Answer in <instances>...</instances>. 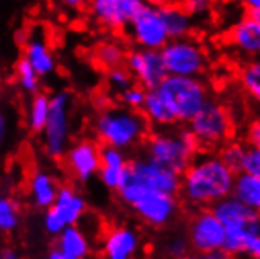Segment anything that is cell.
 Instances as JSON below:
<instances>
[{
  "label": "cell",
  "mask_w": 260,
  "mask_h": 259,
  "mask_svg": "<svg viewBox=\"0 0 260 259\" xmlns=\"http://www.w3.org/2000/svg\"><path fill=\"white\" fill-rule=\"evenodd\" d=\"M237 171L222 160L218 151H199L180 175L179 198L191 211L212 208L232 195Z\"/></svg>",
  "instance_id": "1"
},
{
  "label": "cell",
  "mask_w": 260,
  "mask_h": 259,
  "mask_svg": "<svg viewBox=\"0 0 260 259\" xmlns=\"http://www.w3.org/2000/svg\"><path fill=\"white\" fill-rule=\"evenodd\" d=\"M151 131L141 110L121 104L102 107L91 120L92 137L104 146H113L125 153L141 148Z\"/></svg>",
  "instance_id": "2"
},
{
  "label": "cell",
  "mask_w": 260,
  "mask_h": 259,
  "mask_svg": "<svg viewBox=\"0 0 260 259\" xmlns=\"http://www.w3.org/2000/svg\"><path fill=\"white\" fill-rule=\"evenodd\" d=\"M116 195L144 225L155 229L170 226L183 206L177 193L157 190L130 179H124Z\"/></svg>",
  "instance_id": "3"
},
{
  "label": "cell",
  "mask_w": 260,
  "mask_h": 259,
  "mask_svg": "<svg viewBox=\"0 0 260 259\" xmlns=\"http://www.w3.org/2000/svg\"><path fill=\"white\" fill-rule=\"evenodd\" d=\"M201 148L183 124L165 129H152L141 146V154L179 175L191 163Z\"/></svg>",
  "instance_id": "4"
},
{
  "label": "cell",
  "mask_w": 260,
  "mask_h": 259,
  "mask_svg": "<svg viewBox=\"0 0 260 259\" xmlns=\"http://www.w3.org/2000/svg\"><path fill=\"white\" fill-rule=\"evenodd\" d=\"M74 95L61 88L50 95V112L41 137V150L46 157L60 162L74 141Z\"/></svg>",
  "instance_id": "5"
},
{
  "label": "cell",
  "mask_w": 260,
  "mask_h": 259,
  "mask_svg": "<svg viewBox=\"0 0 260 259\" xmlns=\"http://www.w3.org/2000/svg\"><path fill=\"white\" fill-rule=\"evenodd\" d=\"M201 151H218L235 135V123L226 102L210 96L199 112L187 123Z\"/></svg>",
  "instance_id": "6"
},
{
  "label": "cell",
  "mask_w": 260,
  "mask_h": 259,
  "mask_svg": "<svg viewBox=\"0 0 260 259\" xmlns=\"http://www.w3.org/2000/svg\"><path fill=\"white\" fill-rule=\"evenodd\" d=\"M155 90L173 112L177 124H187L212 96L210 85L204 77L166 76Z\"/></svg>",
  "instance_id": "7"
},
{
  "label": "cell",
  "mask_w": 260,
  "mask_h": 259,
  "mask_svg": "<svg viewBox=\"0 0 260 259\" xmlns=\"http://www.w3.org/2000/svg\"><path fill=\"white\" fill-rule=\"evenodd\" d=\"M212 209L226 228L224 248L235 257L243 256L249 239L260 234V214L234 195L222 198Z\"/></svg>",
  "instance_id": "8"
},
{
  "label": "cell",
  "mask_w": 260,
  "mask_h": 259,
  "mask_svg": "<svg viewBox=\"0 0 260 259\" xmlns=\"http://www.w3.org/2000/svg\"><path fill=\"white\" fill-rule=\"evenodd\" d=\"M160 53L170 76L204 77L210 65L207 47L194 35L170 40Z\"/></svg>",
  "instance_id": "9"
},
{
  "label": "cell",
  "mask_w": 260,
  "mask_h": 259,
  "mask_svg": "<svg viewBox=\"0 0 260 259\" xmlns=\"http://www.w3.org/2000/svg\"><path fill=\"white\" fill-rule=\"evenodd\" d=\"M101 148L102 145L94 137L74 140L60 160L64 173L79 184H86L96 178L101 170Z\"/></svg>",
  "instance_id": "10"
},
{
  "label": "cell",
  "mask_w": 260,
  "mask_h": 259,
  "mask_svg": "<svg viewBox=\"0 0 260 259\" xmlns=\"http://www.w3.org/2000/svg\"><path fill=\"white\" fill-rule=\"evenodd\" d=\"M88 214V205L83 195L72 184H61L53 205L46 209L44 226L49 234H60L69 225H79Z\"/></svg>",
  "instance_id": "11"
},
{
  "label": "cell",
  "mask_w": 260,
  "mask_h": 259,
  "mask_svg": "<svg viewBox=\"0 0 260 259\" xmlns=\"http://www.w3.org/2000/svg\"><path fill=\"white\" fill-rule=\"evenodd\" d=\"M187 237L191 251L204 254L216 248H224L226 228L212 208L194 209L187 223Z\"/></svg>",
  "instance_id": "12"
},
{
  "label": "cell",
  "mask_w": 260,
  "mask_h": 259,
  "mask_svg": "<svg viewBox=\"0 0 260 259\" xmlns=\"http://www.w3.org/2000/svg\"><path fill=\"white\" fill-rule=\"evenodd\" d=\"M124 35L134 47L160 50L170 41V35L161 21L157 7L146 4L144 8L128 24Z\"/></svg>",
  "instance_id": "13"
},
{
  "label": "cell",
  "mask_w": 260,
  "mask_h": 259,
  "mask_svg": "<svg viewBox=\"0 0 260 259\" xmlns=\"http://www.w3.org/2000/svg\"><path fill=\"white\" fill-rule=\"evenodd\" d=\"M144 5V0H91L88 10L91 19L101 28L124 33Z\"/></svg>",
  "instance_id": "14"
},
{
  "label": "cell",
  "mask_w": 260,
  "mask_h": 259,
  "mask_svg": "<svg viewBox=\"0 0 260 259\" xmlns=\"http://www.w3.org/2000/svg\"><path fill=\"white\" fill-rule=\"evenodd\" d=\"M125 179L140 182L143 186L163 190L168 193H177L180 189V175L166 168V166L147 159L141 153L130 157Z\"/></svg>",
  "instance_id": "15"
},
{
  "label": "cell",
  "mask_w": 260,
  "mask_h": 259,
  "mask_svg": "<svg viewBox=\"0 0 260 259\" xmlns=\"http://www.w3.org/2000/svg\"><path fill=\"white\" fill-rule=\"evenodd\" d=\"M125 68L134 76V80L146 90L158 87V83L168 76L160 50L152 49H128L125 57Z\"/></svg>",
  "instance_id": "16"
},
{
  "label": "cell",
  "mask_w": 260,
  "mask_h": 259,
  "mask_svg": "<svg viewBox=\"0 0 260 259\" xmlns=\"http://www.w3.org/2000/svg\"><path fill=\"white\" fill-rule=\"evenodd\" d=\"M141 248V234L132 226L110 225L102 231L101 253L104 259H138Z\"/></svg>",
  "instance_id": "17"
},
{
  "label": "cell",
  "mask_w": 260,
  "mask_h": 259,
  "mask_svg": "<svg viewBox=\"0 0 260 259\" xmlns=\"http://www.w3.org/2000/svg\"><path fill=\"white\" fill-rule=\"evenodd\" d=\"M224 41L241 60L260 57V17L243 14L229 27Z\"/></svg>",
  "instance_id": "18"
},
{
  "label": "cell",
  "mask_w": 260,
  "mask_h": 259,
  "mask_svg": "<svg viewBox=\"0 0 260 259\" xmlns=\"http://www.w3.org/2000/svg\"><path fill=\"white\" fill-rule=\"evenodd\" d=\"M22 55L41 79L53 76L57 71V59L41 28L28 30V38L22 46Z\"/></svg>",
  "instance_id": "19"
},
{
  "label": "cell",
  "mask_w": 260,
  "mask_h": 259,
  "mask_svg": "<svg viewBox=\"0 0 260 259\" xmlns=\"http://www.w3.org/2000/svg\"><path fill=\"white\" fill-rule=\"evenodd\" d=\"M128 154L122 150L113 146L101 148V170L99 179L108 190L116 192L125 179L127 166H128Z\"/></svg>",
  "instance_id": "20"
},
{
  "label": "cell",
  "mask_w": 260,
  "mask_h": 259,
  "mask_svg": "<svg viewBox=\"0 0 260 259\" xmlns=\"http://www.w3.org/2000/svg\"><path fill=\"white\" fill-rule=\"evenodd\" d=\"M61 182L53 173L36 168L28 178V196L35 208L49 209L58 195Z\"/></svg>",
  "instance_id": "21"
},
{
  "label": "cell",
  "mask_w": 260,
  "mask_h": 259,
  "mask_svg": "<svg viewBox=\"0 0 260 259\" xmlns=\"http://www.w3.org/2000/svg\"><path fill=\"white\" fill-rule=\"evenodd\" d=\"M161 21L170 35V40L183 38V36L194 35V17L185 10L180 4L168 2L157 7Z\"/></svg>",
  "instance_id": "22"
},
{
  "label": "cell",
  "mask_w": 260,
  "mask_h": 259,
  "mask_svg": "<svg viewBox=\"0 0 260 259\" xmlns=\"http://www.w3.org/2000/svg\"><path fill=\"white\" fill-rule=\"evenodd\" d=\"M141 113L149 123L151 129H165L177 124L170 107L166 105V102L155 88L147 90L144 104L141 107Z\"/></svg>",
  "instance_id": "23"
},
{
  "label": "cell",
  "mask_w": 260,
  "mask_h": 259,
  "mask_svg": "<svg viewBox=\"0 0 260 259\" xmlns=\"http://www.w3.org/2000/svg\"><path fill=\"white\" fill-rule=\"evenodd\" d=\"M235 79L240 90L257 105H260V57L241 60L237 66Z\"/></svg>",
  "instance_id": "24"
},
{
  "label": "cell",
  "mask_w": 260,
  "mask_h": 259,
  "mask_svg": "<svg viewBox=\"0 0 260 259\" xmlns=\"http://www.w3.org/2000/svg\"><path fill=\"white\" fill-rule=\"evenodd\" d=\"M49 112H50V95L40 91V93H36L30 98L25 110V126L31 135L40 137L43 134L49 118Z\"/></svg>",
  "instance_id": "25"
},
{
  "label": "cell",
  "mask_w": 260,
  "mask_h": 259,
  "mask_svg": "<svg viewBox=\"0 0 260 259\" xmlns=\"http://www.w3.org/2000/svg\"><path fill=\"white\" fill-rule=\"evenodd\" d=\"M58 250L68 256L85 259L91 251V245L79 225H69L58 234Z\"/></svg>",
  "instance_id": "26"
},
{
  "label": "cell",
  "mask_w": 260,
  "mask_h": 259,
  "mask_svg": "<svg viewBox=\"0 0 260 259\" xmlns=\"http://www.w3.org/2000/svg\"><path fill=\"white\" fill-rule=\"evenodd\" d=\"M14 82L21 93L28 98L43 91V79L38 76V72L35 71V68L28 63L24 55H21L14 63Z\"/></svg>",
  "instance_id": "27"
},
{
  "label": "cell",
  "mask_w": 260,
  "mask_h": 259,
  "mask_svg": "<svg viewBox=\"0 0 260 259\" xmlns=\"http://www.w3.org/2000/svg\"><path fill=\"white\" fill-rule=\"evenodd\" d=\"M127 52H128V49L122 43H119L116 40H108V41H102L96 46L94 60L104 71H108V69H113L118 66H124Z\"/></svg>",
  "instance_id": "28"
},
{
  "label": "cell",
  "mask_w": 260,
  "mask_h": 259,
  "mask_svg": "<svg viewBox=\"0 0 260 259\" xmlns=\"http://www.w3.org/2000/svg\"><path fill=\"white\" fill-rule=\"evenodd\" d=\"M232 195L260 214V178L258 176L238 173Z\"/></svg>",
  "instance_id": "29"
},
{
  "label": "cell",
  "mask_w": 260,
  "mask_h": 259,
  "mask_svg": "<svg viewBox=\"0 0 260 259\" xmlns=\"http://www.w3.org/2000/svg\"><path fill=\"white\" fill-rule=\"evenodd\" d=\"M19 201L8 195H0V233H11L21 221Z\"/></svg>",
  "instance_id": "30"
},
{
  "label": "cell",
  "mask_w": 260,
  "mask_h": 259,
  "mask_svg": "<svg viewBox=\"0 0 260 259\" xmlns=\"http://www.w3.org/2000/svg\"><path fill=\"white\" fill-rule=\"evenodd\" d=\"M16 112L11 102L0 101V153L11 145L16 132Z\"/></svg>",
  "instance_id": "31"
},
{
  "label": "cell",
  "mask_w": 260,
  "mask_h": 259,
  "mask_svg": "<svg viewBox=\"0 0 260 259\" xmlns=\"http://www.w3.org/2000/svg\"><path fill=\"white\" fill-rule=\"evenodd\" d=\"M105 83H107V88L111 93H115L118 98L124 90H127L130 85H134L135 80L132 74H130V71L124 65V66H118V68L105 71Z\"/></svg>",
  "instance_id": "32"
},
{
  "label": "cell",
  "mask_w": 260,
  "mask_h": 259,
  "mask_svg": "<svg viewBox=\"0 0 260 259\" xmlns=\"http://www.w3.org/2000/svg\"><path fill=\"white\" fill-rule=\"evenodd\" d=\"M245 151H246V141H240V140H229L226 145H222L218 153L219 156L222 157L231 168H234L237 173L240 171V166H241V160H243V156H245Z\"/></svg>",
  "instance_id": "33"
},
{
  "label": "cell",
  "mask_w": 260,
  "mask_h": 259,
  "mask_svg": "<svg viewBox=\"0 0 260 259\" xmlns=\"http://www.w3.org/2000/svg\"><path fill=\"white\" fill-rule=\"evenodd\" d=\"M161 253L165 259H179L185 254L191 253V247L188 242L187 233L185 234H173L163 242Z\"/></svg>",
  "instance_id": "34"
},
{
  "label": "cell",
  "mask_w": 260,
  "mask_h": 259,
  "mask_svg": "<svg viewBox=\"0 0 260 259\" xmlns=\"http://www.w3.org/2000/svg\"><path fill=\"white\" fill-rule=\"evenodd\" d=\"M146 93H147V90L135 82L134 85H130L127 90L122 91V93L118 96V101L124 107L134 108V110H141L144 99H146Z\"/></svg>",
  "instance_id": "35"
},
{
  "label": "cell",
  "mask_w": 260,
  "mask_h": 259,
  "mask_svg": "<svg viewBox=\"0 0 260 259\" xmlns=\"http://www.w3.org/2000/svg\"><path fill=\"white\" fill-rule=\"evenodd\" d=\"M238 173H246L251 176L260 178V148L246 143V151L241 160V166Z\"/></svg>",
  "instance_id": "36"
},
{
  "label": "cell",
  "mask_w": 260,
  "mask_h": 259,
  "mask_svg": "<svg viewBox=\"0 0 260 259\" xmlns=\"http://www.w3.org/2000/svg\"><path fill=\"white\" fill-rule=\"evenodd\" d=\"M180 5L193 17L209 14L215 5V0H180Z\"/></svg>",
  "instance_id": "37"
},
{
  "label": "cell",
  "mask_w": 260,
  "mask_h": 259,
  "mask_svg": "<svg viewBox=\"0 0 260 259\" xmlns=\"http://www.w3.org/2000/svg\"><path fill=\"white\" fill-rule=\"evenodd\" d=\"M245 141L252 146L260 148V117H255L245 131Z\"/></svg>",
  "instance_id": "38"
},
{
  "label": "cell",
  "mask_w": 260,
  "mask_h": 259,
  "mask_svg": "<svg viewBox=\"0 0 260 259\" xmlns=\"http://www.w3.org/2000/svg\"><path fill=\"white\" fill-rule=\"evenodd\" d=\"M237 4L245 11V14L260 17V0H237Z\"/></svg>",
  "instance_id": "39"
},
{
  "label": "cell",
  "mask_w": 260,
  "mask_h": 259,
  "mask_svg": "<svg viewBox=\"0 0 260 259\" xmlns=\"http://www.w3.org/2000/svg\"><path fill=\"white\" fill-rule=\"evenodd\" d=\"M245 256H249L251 259H260V234L249 239Z\"/></svg>",
  "instance_id": "40"
},
{
  "label": "cell",
  "mask_w": 260,
  "mask_h": 259,
  "mask_svg": "<svg viewBox=\"0 0 260 259\" xmlns=\"http://www.w3.org/2000/svg\"><path fill=\"white\" fill-rule=\"evenodd\" d=\"M202 259H235L234 254H231L226 248H216V250H212V251H207L201 254Z\"/></svg>",
  "instance_id": "41"
},
{
  "label": "cell",
  "mask_w": 260,
  "mask_h": 259,
  "mask_svg": "<svg viewBox=\"0 0 260 259\" xmlns=\"http://www.w3.org/2000/svg\"><path fill=\"white\" fill-rule=\"evenodd\" d=\"M27 38H28V30L27 28H17L14 32V41L19 44L21 47L24 46V43L27 41Z\"/></svg>",
  "instance_id": "42"
},
{
  "label": "cell",
  "mask_w": 260,
  "mask_h": 259,
  "mask_svg": "<svg viewBox=\"0 0 260 259\" xmlns=\"http://www.w3.org/2000/svg\"><path fill=\"white\" fill-rule=\"evenodd\" d=\"M47 259H77V257H72V256H68V254H64V253H61L58 248L57 250H53L50 254H49V257Z\"/></svg>",
  "instance_id": "43"
},
{
  "label": "cell",
  "mask_w": 260,
  "mask_h": 259,
  "mask_svg": "<svg viewBox=\"0 0 260 259\" xmlns=\"http://www.w3.org/2000/svg\"><path fill=\"white\" fill-rule=\"evenodd\" d=\"M144 2L149 4V5H154V7H160V5H165L168 2H173V0H144Z\"/></svg>",
  "instance_id": "44"
},
{
  "label": "cell",
  "mask_w": 260,
  "mask_h": 259,
  "mask_svg": "<svg viewBox=\"0 0 260 259\" xmlns=\"http://www.w3.org/2000/svg\"><path fill=\"white\" fill-rule=\"evenodd\" d=\"M179 259H202L201 257V254H198V253H188V254H185V256H182V257H179Z\"/></svg>",
  "instance_id": "45"
},
{
  "label": "cell",
  "mask_w": 260,
  "mask_h": 259,
  "mask_svg": "<svg viewBox=\"0 0 260 259\" xmlns=\"http://www.w3.org/2000/svg\"><path fill=\"white\" fill-rule=\"evenodd\" d=\"M80 2H82V4H83L85 7H88V5L91 4V0H80Z\"/></svg>",
  "instance_id": "46"
}]
</instances>
